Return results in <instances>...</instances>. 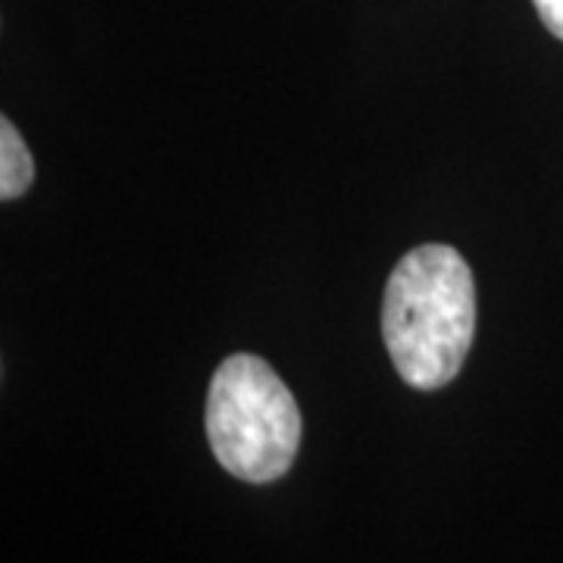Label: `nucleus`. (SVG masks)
<instances>
[{"mask_svg": "<svg viewBox=\"0 0 563 563\" xmlns=\"http://www.w3.org/2000/svg\"><path fill=\"white\" fill-rule=\"evenodd\" d=\"M476 332V282L451 244H422L388 276L383 339L401 379L432 391L461 373Z\"/></svg>", "mask_w": 563, "mask_h": 563, "instance_id": "obj_1", "label": "nucleus"}, {"mask_svg": "<svg viewBox=\"0 0 563 563\" xmlns=\"http://www.w3.org/2000/svg\"><path fill=\"white\" fill-rule=\"evenodd\" d=\"M207 442L222 470L244 483H273L291 470L301 410L269 363L254 354L220 363L207 391Z\"/></svg>", "mask_w": 563, "mask_h": 563, "instance_id": "obj_2", "label": "nucleus"}, {"mask_svg": "<svg viewBox=\"0 0 563 563\" xmlns=\"http://www.w3.org/2000/svg\"><path fill=\"white\" fill-rule=\"evenodd\" d=\"M35 179V161L32 151L25 147V141L16 132V125L7 120H0V198L13 201L29 191V185Z\"/></svg>", "mask_w": 563, "mask_h": 563, "instance_id": "obj_3", "label": "nucleus"}, {"mask_svg": "<svg viewBox=\"0 0 563 563\" xmlns=\"http://www.w3.org/2000/svg\"><path fill=\"white\" fill-rule=\"evenodd\" d=\"M532 3H536L539 16L548 25V32L563 41V0H532Z\"/></svg>", "mask_w": 563, "mask_h": 563, "instance_id": "obj_4", "label": "nucleus"}]
</instances>
